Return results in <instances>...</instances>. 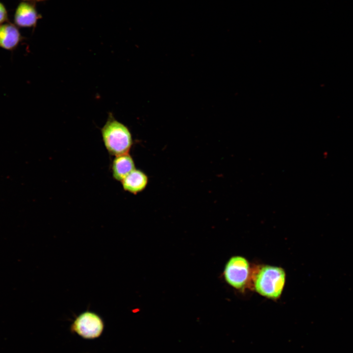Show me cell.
I'll return each instance as SVG.
<instances>
[{
	"label": "cell",
	"instance_id": "5b68a950",
	"mask_svg": "<svg viewBox=\"0 0 353 353\" xmlns=\"http://www.w3.org/2000/svg\"><path fill=\"white\" fill-rule=\"evenodd\" d=\"M39 17L34 4L23 1L16 9L14 21L15 25L19 27H30L35 25Z\"/></svg>",
	"mask_w": 353,
	"mask_h": 353
},
{
	"label": "cell",
	"instance_id": "277c9868",
	"mask_svg": "<svg viewBox=\"0 0 353 353\" xmlns=\"http://www.w3.org/2000/svg\"><path fill=\"white\" fill-rule=\"evenodd\" d=\"M104 324L97 314L86 311L79 315L71 326V329L85 339L99 337L103 331Z\"/></svg>",
	"mask_w": 353,
	"mask_h": 353
},
{
	"label": "cell",
	"instance_id": "9c48e42d",
	"mask_svg": "<svg viewBox=\"0 0 353 353\" xmlns=\"http://www.w3.org/2000/svg\"><path fill=\"white\" fill-rule=\"evenodd\" d=\"M7 19V12L5 6L0 2V25Z\"/></svg>",
	"mask_w": 353,
	"mask_h": 353
},
{
	"label": "cell",
	"instance_id": "3957f363",
	"mask_svg": "<svg viewBox=\"0 0 353 353\" xmlns=\"http://www.w3.org/2000/svg\"><path fill=\"white\" fill-rule=\"evenodd\" d=\"M251 268L248 260L243 256L230 257L225 265L224 277L226 282L236 289H243L249 283Z\"/></svg>",
	"mask_w": 353,
	"mask_h": 353
},
{
	"label": "cell",
	"instance_id": "8992f818",
	"mask_svg": "<svg viewBox=\"0 0 353 353\" xmlns=\"http://www.w3.org/2000/svg\"><path fill=\"white\" fill-rule=\"evenodd\" d=\"M22 38L15 25L10 23L0 25V48L7 50H14L19 46Z\"/></svg>",
	"mask_w": 353,
	"mask_h": 353
},
{
	"label": "cell",
	"instance_id": "52a82bcc",
	"mask_svg": "<svg viewBox=\"0 0 353 353\" xmlns=\"http://www.w3.org/2000/svg\"><path fill=\"white\" fill-rule=\"evenodd\" d=\"M121 182L124 190L137 194L145 189L148 182V177L143 172L135 169Z\"/></svg>",
	"mask_w": 353,
	"mask_h": 353
},
{
	"label": "cell",
	"instance_id": "6da1fadb",
	"mask_svg": "<svg viewBox=\"0 0 353 353\" xmlns=\"http://www.w3.org/2000/svg\"><path fill=\"white\" fill-rule=\"evenodd\" d=\"M255 291L262 296L276 300L283 292L286 273L281 267L269 265L256 267L251 271V280Z\"/></svg>",
	"mask_w": 353,
	"mask_h": 353
},
{
	"label": "cell",
	"instance_id": "7a4b0ae2",
	"mask_svg": "<svg viewBox=\"0 0 353 353\" xmlns=\"http://www.w3.org/2000/svg\"><path fill=\"white\" fill-rule=\"evenodd\" d=\"M101 130L104 145L110 154L117 156L128 153L133 144L131 133L112 113H108L106 122Z\"/></svg>",
	"mask_w": 353,
	"mask_h": 353
},
{
	"label": "cell",
	"instance_id": "ba28073f",
	"mask_svg": "<svg viewBox=\"0 0 353 353\" xmlns=\"http://www.w3.org/2000/svg\"><path fill=\"white\" fill-rule=\"evenodd\" d=\"M111 169L113 178L121 181L135 167L131 156L129 153H125L115 156Z\"/></svg>",
	"mask_w": 353,
	"mask_h": 353
},
{
	"label": "cell",
	"instance_id": "30bf717a",
	"mask_svg": "<svg viewBox=\"0 0 353 353\" xmlns=\"http://www.w3.org/2000/svg\"><path fill=\"white\" fill-rule=\"evenodd\" d=\"M29 0V1H43L45 0Z\"/></svg>",
	"mask_w": 353,
	"mask_h": 353
}]
</instances>
